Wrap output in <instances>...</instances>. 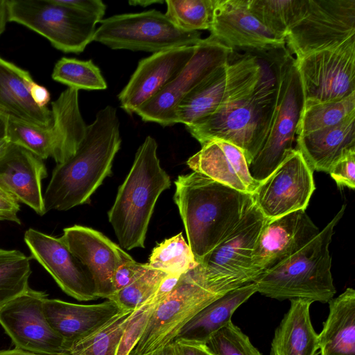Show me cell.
<instances>
[{"instance_id":"f546056e","label":"cell","mask_w":355,"mask_h":355,"mask_svg":"<svg viewBox=\"0 0 355 355\" xmlns=\"http://www.w3.org/2000/svg\"><path fill=\"white\" fill-rule=\"evenodd\" d=\"M255 293V284L251 283L218 297L196 314L175 340L206 343L212 335L232 321L234 311Z\"/></svg>"},{"instance_id":"2e32d148","label":"cell","mask_w":355,"mask_h":355,"mask_svg":"<svg viewBox=\"0 0 355 355\" xmlns=\"http://www.w3.org/2000/svg\"><path fill=\"white\" fill-rule=\"evenodd\" d=\"M47 297L45 292L29 287L0 308V324L16 348L42 355H69V346L46 318Z\"/></svg>"},{"instance_id":"6da1fadb","label":"cell","mask_w":355,"mask_h":355,"mask_svg":"<svg viewBox=\"0 0 355 355\" xmlns=\"http://www.w3.org/2000/svg\"><path fill=\"white\" fill-rule=\"evenodd\" d=\"M116 110L107 105L87 126L75 153L57 164L44 193L45 211H67L90 202V198L112 174L121 139Z\"/></svg>"},{"instance_id":"1f68e13d","label":"cell","mask_w":355,"mask_h":355,"mask_svg":"<svg viewBox=\"0 0 355 355\" xmlns=\"http://www.w3.org/2000/svg\"><path fill=\"white\" fill-rule=\"evenodd\" d=\"M306 0H248L251 13L276 37H286L301 17Z\"/></svg>"},{"instance_id":"836d02e7","label":"cell","mask_w":355,"mask_h":355,"mask_svg":"<svg viewBox=\"0 0 355 355\" xmlns=\"http://www.w3.org/2000/svg\"><path fill=\"white\" fill-rule=\"evenodd\" d=\"M31 274L30 259L23 252L0 248V308L29 288Z\"/></svg>"},{"instance_id":"d4e9b609","label":"cell","mask_w":355,"mask_h":355,"mask_svg":"<svg viewBox=\"0 0 355 355\" xmlns=\"http://www.w3.org/2000/svg\"><path fill=\"white\" fill-rule=\"evenodd\" d=\"M121 309L112 300L94 304H79L46 298V318L52 329L71 347L101 327Z\"/></svg>"},{"instance_id":"4dcf8cb0","label":"cell","mask_w":355,"mask_h":355,"mask_svg":"<svg viewBox=\"0 0 355 355\" xmlns=\"http://www.w3.org/2000/svg\"><path fill=\"white\" fill-rule=\"evenodd\" d=\"M355 116V92L335 101H304L297 136L337 125Z\"/></svg>"},{"instance_id":"816d5d0a","label":"cell","mask_w":355,"mask_h":355,"mask_svg":"<svg viewBox=\"0 0 355 355\" xmlns=\"http://www.w3.org/2000/svg\"><path fill=\"white\" fill-rule=\"evenodd\" d=\"M8 118L0 113V132H6Z\"/></svg>"},{"instance_id":"d590c367","label":"cell","mask_w":355,"mask_h":355,"mask_svg":"<svg viewBox=\"0 0 355 355\" xmlns=\"http://www.w3.org/2000/svg\"><path fill=\"white\" fill-rule=\"evenodd\" d=\"M52 78L76 90H104L107 83L92 60L62 58L55 64Z\"/></svg>"},{"instance_id":"5bb4252c","label":"cell","mask_w":355,"mask_h":355,"mask_svg":"<svg viewBox=\"0 0 355 355\" xmlns=\"http://www.w3.org/2000/svg\"><path fill=\"white\" fill-rule=\"evenodd\" d=\"M295 60L304 101H335L355 92V36Z\"/></svg>"},{"instance_id":"d6a6232c","label":"cell","mask_w":355,"mask_h":355,"mask_svg":"<svg viewBox=\"0 0 355 355\" xmlns=\"http://www.w3.org/2000/svg\"><path fill=\"white\" fill-rule=\"evenodd\" d=\"M135 310H121L96 331L74 343L69 355H116L123 331Z\"/></svg>"},{"instance_id":"f35d334b","label":"cell","mask_w":355,"mask_h":355,"mask_svg":"<svg viewBox=\"0 0 355 355\" xmlns=\"http://www.w3.org/2000/svg\"><path fill=\"white\" fill-rule=\"evenodd\" d=\"M206 344L215 355H262L232 321L212 335Z\"/></svg>"},{"instance_id":"e575fe53","label":"cell","mask_w":355,"mask_h":355,"mask_svg":"<svg viewBox=\"0 0 355 355\" xmlns=\"http://www.w3.org/2000/svg\"><path fill=\"white\" fill-rule=\"evenodd\" d=\"M147 263L150 268L162 270L168 275H178L198 265L182 233L157 244L153 248Z\"/></svg>"},{"instance_id":"277c9868","label":"cell","mask_w":355,"mask_h":355,"mask_svg":"<svg viewBox=\"0 0 355 355\" xmlns=\"http://www.w3.org/2000/svg\"><path fill=\"white\" fill-rule=\"evenodd\" d=\"M270 76L263 70L252 91L186 129L201 146L214 139L234 144L244 153L250 166L264 143L275 107V71Z\"/></svg>"},{"instance_id":"f1b7e54d","label":"cell","mask_w":355,"mask_h":355,"mask_svg":"<svg viewBox=\"0 0 355 355\" xmlns=\"http://www.w3.org/2000/svg\"><path fill=\"white\" fill-rule=\"evenodd\" d=\"M328 303L329 315L318 334L320 355H355V290L347 288Z\"/></svg>"},{"instance_id":"7a4b0ae2","label":"cell","mask_w":355,"mask_h":355,"mask_svg":"<svg viewBox=\"0 0 355 355\" xmlns=\"http://www.w3.org/2000/svg\"><path fill=\"white\" fill-rule=\"evenodd\" d=\"M175 185L174 200L199 263L237 226L253 196L194 171L179 175Z\"/></svg>"},{"instance_id":"74e56055","label":"cell","mask_w":355,"mask_h":355,"mask_svg":"<svg viewBox=\"0 0 355 355\" xmlns=\"http://www.w3.org/2000/svg\"><path fill=\"white\" fill-rule=\"evenodd\" d=\"M168 275L162 270L149 268L141 277L114 293L108 300L115 302L121 309L135 310L155 294Z\"/></svg>"},{"instance_id":"8d00e7d4","label":"cell","mask_w":355,"mask_h":355,"mask_svg":"<svg viewBox=\"0 0 355 355\" xmlns=\"http://www.w3.org/2000/svg\"><path fill=\"white\" fill-rule=\"evenodd\" d=\"M216 0H167L166 17L188 32L209 30Z\"/></svg>"},{"instance_id":"8992f818","label":"cell","mask_w":355,"mask_h":355,"mask_svg":"<svg viewBox=\"0 0 355 355\" xmlns=\"http://www.w3.org/2000/svg\"><path fill=\"white\" fill-rule=\"evenodd\" d=\"M277 97L263 144L249 166L258 182L266 178L295 148L304 98L296 60L285 49L275 62Z\"/></svg>"},{"instance_id":"ffe728a7","label":"cell","mask_w":355,"mask_h":355,"mask_svg":"<svg viewBox=\"0 0 355 355\" xmlns=\"http://www.w3.org/2000/svg\"><path fill=\"white\" fill-rule=\"evenodd\" d=\"M320 231L305 210L266 219L253 248L254 266L261 275L273 268L304 248Z\"/></svg>"},{"instance_id":"f6af8a7d","label":"cell","mask_w":355,"mask_h":355,"mask_svg":"<svg viewBox=\"0 0 355 355\" xmlns=\"http://www.w3.org/2000/svg\"><path fill=\"white\" fill-rule=\"evenodd\" d=\"M31 96L34 103L41 107H46L50 101V93L48 89L34 82L31 87Z\"/></svg>"},{"instance_id":"52a82bcc","label":"cell","mask_w":355,"mask_h":355,"mask_svg":"<svg viewBox=\"0 0 355 355\" xmlns=\"http://www.w3.org/2000/svg\"><path fill=\"white\" fill-rule=\"evenodd\" d=\"M225 294L205 277L198 263L182 274L171 292L155 306L129 355H153L158 352L172 343L196 314Z\"/></svg>"},{"instance_id":"f907efd6","label":"cell","mask_w":355,"mask_h":355,"mask_svg":"<svg viewBox=\"0 0 355 355\" xmlns=\"http://www.w3.org/2000/svg\"><path fill=\"white\" fill-rule=\"evenodd\" d=\"M153 355H175L173 342Z\"/></svg>"},{"instance_id":"ee69618b","label":"cell","mask_w":355,"mask_h":355,"mask_svg":"<svg viewBox=\"0 0 355 355\" xmlns=\"http://www.w3.org/2000/svg\"><path fill=\"white\" fill-rule=\"evenodd\" d=\"M173 344L175 355H215L206 343L175 339Z\"/></svg>"},{"instance_id":"c3c4849f","label":"cell","mask_w":355,"mask_h":355,"mask_svg":"<svg viewBox=\"0 0 355 355\" xmlns=\"http://www.w3.org/2000/svg\"><path fill=\"white\" fill-rule=\"evenodd\" d=\"M0 355H42L29 352L23 349L15 347L12 349L0 350Z\"/></svg>"},{"instance_id":"9a60e30c","label":"cell","mask_w":355,"mask_h":355,"mask_svg":"<svg viewBox=\"0 0 355 355\" xmlns=\"http://www.w3.org/2000/svg\"><path fill=\"white\" fill-rule=\"evenodd\" d=\"M233 50L210 35L196 45L183 69L158 94L135 111L144 121L162 126L175 123V110L182 98L219 66L230 62Z\"/></svg>"},{"instance_id":"7c38bea8","label":"cell","mask_w":355,"mask_h":355,"mask_svg":"<svg viewBox=\"0 0 355 355\" xmlns=\"http://www.w3.org/2000/svg\"><path fill=\"white\" fill-rule=\"evenodd\" d=\"M8 21L42 35L64 53H80L92 41L94 22L55 0H7Z\"/></svg>"},{"instance_id":"4316f807","label":"cell","mask_w":355,"mask_h":355,"mask_svg":"<svg viewBox=\"0 0 355 355\" xmlns=\"http://www.w3.org/2000/svg\"><path fill=\"white\" fill-rule=\"evenodd\" d=\"M296 148L313 171L328 173L347 150L355 148V116L327 128L296 137Z\"/></svg>"},{"instance_id":"d6986e66","label":"cell","mask_w":355,"mask_h":355,"mask_svg":"<svg viewBox=\"0 0 355 355\" xmlns=\"http://www.w3.org/2000/svg\"><path fill=\"white\" fill-rule=\"evenodd\" d=\"M60 238L87 269L96 297L108 300L114 293V272L133 258L103 233L90 227L78 225L66 227Z\"/></svg>"},{"instance_id":"8fae6325","label":"cell","mask_w":355,"mask_h":355,"mask_svg":"<svg viewBox=\"0 0 355 355\" xmlns=\"http://www.w3.org/2000/svg\"><path fill=\"white\" fill-rule=\"evenodd\" d=\"M266 220L254 202L233 231L199 263L205 277L225 293L253 283L260 276L252 255Z\"/></svg>"},{"instance_id":"83f0119b","label":"cell","mask_w":355,"mask_h":355,"mask_svg":"<svg viewBox=\"0 0 355 355\" xmlns=\"http://www.w3.org/2000/svg\"><path fill=\"white\" fill-rule=\"evenodd\" d=\"M277 327L271 343L270 355H316L318 334L310 317L311 301L297 299Z\"/></svg>"},{"instance_id":"b9f144b4","label":"cell","mask_w":355,"mask_h":355,"mask_svg":"<svg viewBox=\"0 0 355 355\" xmlns=\"http://www.w3.org/2000/svg\"><path fill=\"white\" fill-rule=\"evenodd\" d=\"M55 2L97 24L103 19L106 5L101 0H55Z\"/></svg>"},{"instance_id":"603a6c76","label":"cell","mask_w":355,"mask_h":355,"mask_svg":"<svg viewBox=\"0 0 355 355\" xmlns=\"http://www.w3.org/2000/svg\"><path fill=\"white\" fill-rule=\"evenodd\" d=\"M187 164L194 172L241 192L253 195L260 182L251 175L241 149L223 140H211L190 157Z\"/></svg>"},{"instance_id":"7bdbcfd3","label":"cell","mask_w":355,"mask_h":355,"mask_svg":"<svg viewBox=\"0 0 355 355\" xmlns=\"http://www.w3.org/2000/svg\"><path fill=\"white\" fill-rule=\"evenodd\" d=\"M19 210V202L0 186V221L13 222L20 225L21 220L18 216Z\"/></svg>"},{"instance_id":"f5cc1de1","label":"cell","mask_w":355,"mask_h":355,"mask_svg":"<svg viewBox=\"0 0 355 355\" xmlns=\"http://www.w3.org/2000/svg\"><path fill=\"white\" fill-rule=\"evenodd\" d=\"M0 113L3 114V112H1V109H0ZM4 115V114H3ZM7 117V116H6Z\"/></svg>"},{"instance_id":"9c48e42d","label":"cell","mask_w":355,"mask_h":355,"mask_svg":"<svg viewBox=\"0 0 355 355\" xmlns=\"http://www.w3.org/2000/svg\"><path fill=\"white\" fill-rule=\"evenodd\" d=\"M94 41L112 49L153 53L171 49L195 46L202 40L199 31L176 27L155 9L138 13L116 15L102 19Z\"/></svg>"},{"instance_id":"4fadbf2b","label":"cell","mask_w":355,"mask_h":355,"mask_svg":"<svg viewBox=\"0 0 355 355\" xmlns=\"http://www.w3.org/2000/svg\"><path fill=\"white\" fill-rule=\"evenodd\" d=\"M355 36V0H306L290 29L287 49L295 58L325 49Z\"/></svg>"},{"instance_id":"5b68a950","label":"cell","mask_w":355,"mask_h":355,"mask_svg":"<svg viewBox=\"0 0 355 355\" xmlns=\"http://www.w3.org/2000/svg\"><path fill=\"white\" fill-rule=\"evenodd\" d=\"M343 205L331 220L300 250L254 282L257 292L279 300L302 299L329 302L336 294L329 246L334 227L345 214Z\"/></svg>"},{"instance_id":"30bf717a","label":"cell","mask_w":355,"mask_h":355,"mask_svg":"<svg viewBox=\"0 0 355 355\" xmlns=\"http://www.w3.org/2000/svg\"><path fill=\"white\" fill-rule=\"evenodd\" d=\"M263 74V68L254 55L219 66L178 103L175 110V123H183L186 127L197 123L222 105L252 91Z\"/></svg>"},{"instance_id":"cb8c5ba5","label":"cell","mask_w":355,"mask_h":355,"mask_svg":"<svg viewBox=\"0 0 355 355\" xmlns=\"http://www.w3.org/2000/svg\"><path fill=\"white\" fill-rule=\"evenodd\" d=\"M47 175L44 160L17 144L0 159V186L40 216L46 214L42 181Z\"/></svg>"},{"instance_id":"681fc988","label":"cell","mask_w":355,"mask_h":355,"mask_svg":"<svg viewBox=\"0 0 355 355\" xmlns=\"http://www.w3.org/2000/svg\"><path fill=\"white\" fill-rule=\"evenodd\" d=\"M129 4L131 6H148L154 3H165L164 1L160 0H132L128 1Z\"/></svg>"},{"instance_id":"484cf974","label":"cell","mask_w":355,"mask_h":355,"mask_svg":"<svg viewBox=\"0 0 355 355\" xmlns=\"http://www.w3.org/2000/svg\"><path fill=\"white\" fill-rule=\"evenodd\" d=\"M35 81L29 72L0 57V109L8 119L42 128L53 123L51 111L37 105L31 96Z\"/></svg>"},{"instance_id":"60d3db41","label":"cell","mask_w":355,"mask_h":355,"mask_svg":"<svg viewBox=\"0 0 355 355\" xmlns=\"http://www.w3.org/2000/svg\"><path fill=\"white\" fill-rule=\"evenodd\" d=\"M150 268L148 263L136 262L134 259L121 265L114 272L112 285L114 293L131 284Z\"/></svg>"},{"instance_id":"ab89813d","label":"cell","mask_w":355,"mask_h":355,"mask_svg":"<svg viewBox=\"0 0 355 355\" xmlns=\"http://www.w3.org/2000/svg\"><path fill=\"white\" fill-rule=\"evenodd\" d=\"M328 173L338 187H355V148L345 153L330 168Z\"/></svg>"},{"instance_id":"7402d4cb","label":"cell","mask_w":355,"mask_h":355,"mask_svg":"<svg viewBox=\"0 0 355 355\" xmlns=\"http://www.w3.org/2000/svg\"><path fill=\"white\" fill-rule=\"evenodd\" d=\"M196 45L162 51L141 60L118 95L121 107L129 114L148 101L183 69Z\"/></svg>"},{"instance_id":"e0dca14e","label":"cell","mask_w":355,"mask_h":355,"mask_svg":"<svg viewBox=\"0 0 355 355\" xmlns=\"http://www.w3.org/2000/svg\"><path fill=\"white\" fill-rule=\"evenodd\" d=\"M313 171L301 153L294 150L263 180L253 196L266 219L306 210L315 189Z\"/></svg>"},{"instance_id":"3957f363","label":"cell","mask_w":355,"mask_h":355,"mask_svg":"<svg viewBox=\"0 0 355 355\" xmlns=\"http://www.w3.org/2000/svg\"><path fill=\"white\" fill-rule=\"evenodd\" d=\"M157 150L155 139L146 137L108 211L109 222L120 246L126 250L144 248L155 203L160 194L171 187L170 177L162 168Z\"/></svg>"},{"instance_id":"bcb514c9","label":"cell","mask_w":355,"mask_h":355,"mask_svg":"<svg viewBox=\"0 0 355 355\" xmlns=\"http://www.w3.org/2000/svg\"><path fill=\"white\" fill-rule=\"evenodd\" d=\"M8 21L7 0H0V35L4 32Z\"/></svg>"},{"instance_id":"44dd1931","label":"cell","mask_w":355,"mask_h":355,"mask_svg":"<svg viewBox=\"0 0 355 355\" xmlns=\"http://www.w3.org/2000/svg\"><path fill=\"white\" fill-rule=\"evenodd\" d=\"M210 36L229 47L259 51L285 48L286 40L268 31L251 13L248 0H216Z\"/></svg>"},{"instance_id":"ba28073f","label":"cell","mask_w":355,"mask_h":355,"mask_svg":"<svg viewBox=\"0 0 355 355\" xmlns=\"http://www.w3.org/2000/svg\"><path fill=\"white\" fill-rule=\"evenodd\" d=\"M53 123L42 128L8 119L7 135L42 159L52 157L60 164L71 157L83 139L87 126L79 107L78 91L67 88L51 103Z\"/></svg>"},{"instance_id":"ac0fdd59","label":"cell","mask_w":355,"mask_h":355,"mask_svg":"<svg viewBox=\"0 0 355 355\" xmlns=\"http://www.w3.org/2000/svg\"><path fill=\"white\" fill-rule=\"evenodd\" d=\"M24 240L32 257L66 294L79 301L98 299L87 269L60 237L29 228L24 233Z\"/></svg>"},{"instance_id":"7dc6e473","label":"cell","mask_w":355,"mask_h":355,"mask_svg":"<svg viewBox=\"0 0 355 355\" xmlns=\"http://www.w3.org/2000/svg\"><path fill=\"white\" fill-rule=\"evenodd\" d=\"M11 142L7 135V132H0V159L6 153Z\"/></svg>"}]
</instances>
